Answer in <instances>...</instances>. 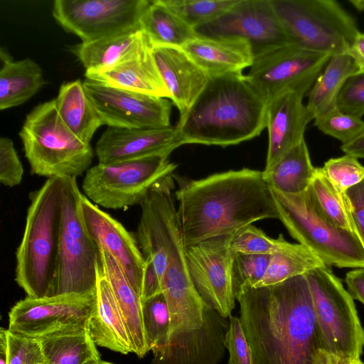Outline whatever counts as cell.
I'll list each match as a JSON object with an SVG mask.
<instances>
[{
  "instance_id": "cell-1",
  "label": "cell",
  "mask_w": 364,
  "mask_h": 364,
  "mask_svg": "<svg viewBox=\"0 0 364 364\" xmlns=\"http://www.w3.org/2000/svg\"><path fill=\"white\" fill-rule=\"evenodd\" d=\"M254 364H313L321 348L305 274L235 296Z\"/></svg>"
},
{
  "instance_id": "cell-2",
  "label": "cell",
  "mask_w": 364,
  "mask_h": 364,
  "mask_svg": "<svg viewBox=\"0 0 364 364\" xmlns=\"http://www.w3.org/2000/svg\"><path fill=\"white\" fill-rule=\"evenodd\" d=\"M185 246L235 234L264 219H279L263 171L244 168L188 181L175 193Z\"/></svg>"
},
{
  "instance_id": "cell-3",
  "label": "cell",
  "mask_w": 364,
  "mask_h": 364,
  "mask_svg": "<svg viewBox=\"0 0 364 364\" xmlns=\"http://www.w3.org/2000/svg\"><path fill=\"white\" fill-rule=\"evenodd\" d=\"M267 106L242 73L209 77L176 126L184 144L235 145L266 128Z\"/></svg>"
},
{
  "instance_id": "cell-4",
  "label": "cell",
  "mask_w": 364,
  "mask_h": 364,
  "mask_svg": "<svg viewBox=\"0 0 364 364\" xmlns=\"http://www.w3.org/2000/svg\"><path fill=\"white\" fill-rule=\"evenodd\" d=\"M63 177L47 178L30 193L25 228L16 253L15 281L27 296H50L57 267Z\"/></svg>"
},
{
  "instance_id": "cell-5",
  "label": "cell",
  "mask_w": 364,
  "mask_h": 364,
  "mask_svg": "<svg viewBox=\"0 0 364 364\" xmlns=\"http://www.w3.org/2000/svg\"><path fill=\"white\" fill-rule=\"evenodd\" d=\"M18 134L33 174L47 178H77L90 168L92 147L66 127L54 99L33 107L26 115Z\"/></svg>"
},
{
  "instance_id": "cell-6",
  "label": "cell",
  "mask_w": 364,
  "mask_h": 364,
  "mask_svg": "<svg viewBox=\"0 0 364 364\" xmlns=\"http://www.w3.org/2000/svg\"><path fill=\"white\" fill-rule=\"evenodd\" d=\"M271 190L279 220L299 244L328 266L364 268V247L357 235L336 227L324 218L308 189L297 194Z\"/></svg>"
},
{
  "instance_id": "cell-7",
  "label": "cell",
  "mask_w": 364,
  "mask_h": 364,
  "mask_svg": "<svg viewBox=\"0 0 364 364\" xmlns=\"http://www.w3.org/2000/svg\"><path fill=\"white\" fill-rule=\"evenodd\" d=\"M63 177L59 250L52 296L97 294L100 257L80 215L76 178Z\"/></svg>"
},
{
  "instance_id": "cell-8",
  "label": "cell",
  "mask_w": 364,
  "mask_h": 364,
  "mask_svg": "<svg viewBox=\"0 0 364 364\" xmlns=\"http://www.w3.org/2000/svg\"><path fill=\"white\" fill-rule=\"evenodd\" d=\"M293 44L330 56L346 53L360 32L355 18L335 0H272Z\"/></svg>"
},
{
  "instance_id": "cell-9",
  "label": "cell",
  "mask_w": 364,
  "mask_h": 364,
  "mask_svg": "<svg viewBox=\"0 0 364 364\" xmlns=\"http://www.w3.org/2000/svg\"><path fill=\"white\" fill-rule=\"evenodd\" d=\"M305 275L321 348L338 355L360 358L364 348V328L350 294L327 265Z\"/></svg>"
},
{
  "instance_id": "cell-10",
  "label": "cell",
  "mask_w": 364,
  "mask_h": 364,
  "mask_svg": "<svg viewBox=\"0 0 364 364\" xmlns=\"http://www.w3.org/2000/svg\"><path fill=\"white\" fill-rule=\"evenodd\" d=\"M168 157L153 156L91 166L85 173L82 190L97 205L118 210L140 205L150 188L173 175L177 165Z\"/></svg>"
},
{
  "instance_id": "cell-11",
  "label": "cell",
  "mask_w": 364,
  "mask_h": 364,
  "mask_svg": "<svg viewBox=\"0 0 364 364\" xmlns=\"http://www.w3.org/2000/svg\"><path fill=\"white\" fill-rule=\"evenodd\" d=\"M148 0H55L52 15L67 33L81 42L141 30L140 21Z\"/></svg>"
},
{
  "instance_id": "cell-12",
  "label": "cell",
  "mask_w": 364,
  "mask_h": 364,
  "mask_svg": "<svg viewBox=\"0 0 364 364\" xmlns=\"http://www.w3.org/2000/svg\"><path fill=\"white\" fill-rule=\"evenodd\" d=\"M331 57L288 44L254 57L246 77L267 102L287 90L305 96Z\"/></svg>"
},
{
  "instance_id": "cell-13",
  "label": "cell",
  "mask_w": 364,
  "mask_h": 364,
  "mask_svg": "<svg viewBox=\"0 0 364 364\" xmlns=\"http://www.w3.org/2000/svg\"><path fill=\"white\" fill-rule=\"evenodd\" d=\"M194 31L200 37L243 40L250 44L254 57L293 44L272 0H237L220 17Z\"/></svg>"
},
{
  "instance_id": "cell-14",
  "label": "cell",
  "mask_w": 364,
  "mask_h": 364,
  "mask_svg": "<svg viewBox=\"0 0 364 364\" xmlns=\"http://www.w3.org/2000/svg\"><path fill=\"white\" fill-rule=\"evenodd\" d=\"M234 234L213 237L186 246L191 280L205 304L229 318L235 307L231 248Z\"/></svg>"
},
{
  "instance_id": "cell-15",
  "label": "cell",
  "mask_w": 364,
  "mask_h": 364,
  "mask_svg": "<svg viewBox=\"0 0 364 364\" xmlns=\"http://www.w3.org/2000/svg\"><path fill=\"white\" fill-rule=\"evenodd\" d=\"M97 303V294L26 296L11 309L8 330L38 339L66 328L88 326Z\"/></svg>"
},
{
  "instance_id": "cell-16",
  "label": "cell",
  "mask_w": 364,
  "mask_h": 364,
  "mask_svg": "<svg viewBox=\"0 0 364 364\" xmlns=\"http://www.w3.org/2000/svg\"><path fill=\"white\" fill-rule=\"evenodd\" d=\"M172 176L155 183L140 203L141 216L134 234L146 267L155 270L161 283L171 245L181 230L172 198Z\"/></svg>"
},
{
  "instance_id": "cell-17",
  "label": "cell",
  "mask_w": 364,
  "mask_h": 364,
  "mask_svg": "<svg viewBox=\"0 0 364 364\" xmlns=\"http://www.w3.org/2000/svg\"><path fill=\"white\" fill-rule=\"evenodd\" d=\"M85 90L102 125L120 128H161L171 126V102L153 96L85 78Z\"/></svg>"
},
{
  "instance_id": "cell-18",
  "label": "cell",
  "mask_w": 364,
  "mask_h": 364,
  "mask_svg": "<svg viewBox=\"0 0 364 364\" xmlns=\"http://www.w3.org/2000/svg\"><path fill=\"white\" fill-rule=\"evenodd\" d=\"M80 215L97 248L113 257L141 297L146 263L134 235L83 195L80 202Z\"/></svg>"
},
{
  "instance_id": "cell-19",
  "label": "cell",
  "mask_w": 364,
  "mask_h": 364,
  "mask_svg": "<svg viewBox=\"0 0 364 364\" xmlns=\"http://www.w3.org/2000/svg\"><path fill=\"white\" fill-rule=\"evenodd\" d=\"M228 327V318L207 306L203 325L170 335L164 348L152 351L151 364H220Z\"/></svg>"
},
{
  "instance_id": "cell-20",
  "label": "cell",
  "mask_w": 364,
  "mask_h": 364,
  "mask_svg": "<svg viewBox=\"0 0 364 364\" xmlns=\"http://www.w3.org/2000/svg\"><path fill=\"white\" fill-rule=\"evenodd\" d=\"M181 230L174 238L161 289L171 317L169 336L200 328L207 306L189 274Z\"/></svg>"
},
{
  "instance_id": "cell-21",
  "label": "cell",
  "mask_w": 364,
  "mask_h": 364,
  "mask_svg": "<svg viewBox=\"0 0 364 364\" xmlns=\"http://www.w3.org/2000/svg\"><path fill=\"white\" fill-rule=\"evenodd\" d=\"M184 144L177 126L161 128L107 127L95 145L100 164H113L136 159L168 157Z\"/></svg>"
},
{
  "instance_id": "cell-22",
  "label": "cell",
  "mask_w": 364,
  "mask_h": 364,
  "mask_svg": "<svg viewBox=\"0 0 364 364\" xmlns=\"http://www.w3.org/2000/svg\"><path fill=\"white\" fill-rule=\"evenodd\" d=\"M304 97L297 92L287 90L267 102L268 148L264 171L304 139L306 128L312 119L303 103Z\"/></svg>"
},
{
  "instance_id": "cell-23",
  "label": "cell",
  "mask_w": 364,
  "mask_h": 364,
  "mask_svg": "<svg viewBox=\"0 0 364 364\" xmlns=\"http://www.w3.org/2000/svg\"><path fill=\"white\" fill-rule=\"evenodd\" d=\"M153 55L180 120L205 87L209 76L181 47H153Z\"/></svg>"
},
{
  "instance_id": "cell-24",
  "label": "cell",
  "mask_w": 364,
  "mask_h": 364,
  "mask_svg": "<svg viewBox=\"0 0 364 364\" xmlns=\"http://www.w3.org/2000/svg\"><path fill=\"white\" fill-rule=\"evenodd\" d=\"M181 48L209 77L242 73L254 60L250 44L239 38L196 36Z\"/></svg>"
},
{
  "instance_id": "cell-25",
  "label": "cell",
  "mask_w": 364,
  "mask_h": 364,
  "mask_svg": "<svg viewBox=\"0 0 364 364\" xmlns=\"http://www.w3.org/2000/svg\"><path fill=\"white\" fill-rule=\"evenodd\" d=\"M85 78L132 92L170 99L149 45L139 55L105 70L85 71Z\"/></svg>"
},
{
  "instance_id": "cell-26",
  "label": "cell",
  "mask_w": 364,
  "mask_h": 364,
  "mask_svg": "<svg viewBox=\"0 0 364 364\" xmlns=\"http://www.w3.org/2000/svg\"><path fill=\"white\" fill-rule=\"evenodd\" d=\"M97 308L90 319L89 332L97 346L127 355L132 353L122 311L100 265L97 284Z\"/></svg>"
},
{
  "instance_id": "cell-27",
  "label": "cell",
  "mask_w": 364,
  "mask_h": 364,
  "mask_svg": "<svg viewBox=\"0 0 364 364\" xmlns=\"http://www.w3.org/2000/svg\"><path fill=\"white\" fill-rule=\"evenodd\" d=\"M100 269L108 281L124 317L132 353L143 358L149 348L142 319V302L113 257L103 250L98 249Z\"/></svg>"
},
{
  "instance_id": "cell-28",
  "label": "cell",
  "mask_w": 364,
  "mask_h": 364,
  "mask_svg": "<svg viewBox=\"0 0 364 364\" xmlns=\"http://www.w3.org/2000/svg\"><path fill=\"white\" fill-rule=\"evenodd\" d=\"M151 45L141 30L129 33L81 42L70 52L82 63L85 71L105 70L139 55Z\"/></svg>"
},
{
  "instance_id": "cell-29",
  "label": "cell",
  "mask_w": 364,
  "mask_h": 364,
  "mask_svg": "<svg viewBox=\"0 0 364 364\" xmlns=\"http://www.w3.org/2000/svg\"><path fill=\"white\" fill-rule=\"evenodd\" d=\"M0 109L23 104L47 82L41 68L31 58L14 61L1 48Z\"/></svg>"
},
{
  "instance_id": "cell-30",
  "label": "cell",
  "mask_w": 364,
  "mask_h": 364,
  "mask_svg": "<svg viewBox=\"0 0 364 364\" xmlns=\"http://www.w3.org/2000/svg\"><path fill=\"white\" fill-rule=\"evenodd\" d=\"M54 100L66 127L79 139L90 144L102 123L85 90L83 81L76 80L62 84Z\"/></svg>"
},
{
  "instance_id": "cell-31",
  "label": "cell",
  "mask_w": 364,
  "mask_h": 364,
  "mask_svg": "<svg viewBox=\"0 0 364 364\" xmlns=\"http://www.w3.org/2000/svg\"><path fill=\"white\" fill-rule=\"evenodd\" d=\"M38 340L45 364H89L102 360L88 326L66 328Z\"/></svg>"
},
{
  "instance_id": "cell-32",
  "label": "cell",
  "mask_w": 364,
  "mask_h": 364,
  "mask_svg": "<svg viewBox=\"0 0 364 364\" xmlns=\"http://www.w3.org/2000/svg\"><path fill=\"white\" fill-rule=\"evenodd\" d=\"M358 72L354 60L348 54L331 57L307 94L306 107L312 120L337 107L338 97L344 84Z\"/></svg>"
},
{
  "instance_id": "cell-33",
  "label": "cell",
  "mask_w": 364,
  "mask_h": 364,
  "mask_svg": "<svg viewBox=\"0 0 364 364\" xmlns=\"http://www.w3.org/2000/svg\"><path fill=\"white\" fill-rule=\"evenodd\" d=\"M314 171L315 167L304 139L284 154L269 170L263 171V176L271 189L297 194L308 189Z\"/></svg>"
},
{
  "instance_id": "cell-34",
  "label": "cell",
  "mask_w": 364,
  "mask_h": 364,
  "mask_svg": "<svg viewBox=\"0 0 364 364\" xmlns=\"http://www.w3.org/2000/svg\"><path fill=\"white\" fill-rule=\"evenodd\" d=\"M140 26L153 47H182L196 37L194 28L186 24L160 0L151 1L141 16Z\"/></svg>"
},
{
  "instance_id": "cell-35",
  "label": "cell",
  "mask_w": 364,
  "mask_h": 364,
  "mask_svg": "<svg viewBox=\"0 0 364 364\" xmlns=\"http://www.w3.org/2000/svg\"><path fill=\"white\" fill-rule=\"evenodd\" d=\"M308 191L316 208L324 218L336 227L355 234L345 194L334 187L321 167L315 168Z\"/></svg>"
},
{
  "instance_id": "cell-36",
  "label": "cell",
  "mask_w": 364,
  "mask_h": 364,
  "mask_svg": "<svg viewBox=\"0 0 364 364\" xmlns=\"http://www.w3.org/2000/svg\"><path fill=\"white\" fill-rule=\"evenodd\" d=\"M325 265L319 257L306 247L293 253L274 254L271 255L265 274L255 287L275 285Z\"/></svg>"
},
{
  "instance_id": "cell-37",
  "label": "cell",
  "mask_w": 364,
  "mask_h": 364,
  "mask_svg": "<svg viewBox=\"0 0 364 364\" xmlns=\"http://www.w3.org/2000/svg\"><path fill=\"white\" fill-rule=\"evenodd\" d=\"M304 247L299 243L287 242L282 235H279L277 239H273L252 225L235 232L231 240V248L235 253L289 254L298 252Z\"/></svg>"
},
{
  "instance_id": "cell-38",
  "label": "cell",
  "mask_w": 364,
  "mask_h": 364,
  "mask_svg": "<svg viewBox=\"0 0 364 364\" xmlns=\"http://www.w3.org/2000/svg\"><path fill=\"white\" fill-rule=\"evenodd\" d=\"M142 319L149 350L164 348L169 338L171 317L163 293L142 301Z\"/></svg>"
},
{
  "instance_id": "cell-39",
  "label": "cell",
  "mask_w": 364,
  "mask_h": 364,
  "mask_svg": "<svg viewBox=\"0 0 364 364\" xmlns=\"http://www.w3.org/2000/svg\"><path fill=\"white\" fill-rule=\"evenodd\" d=\"M193 28L213 21L237 0H160Z\"/></svg>"
},
{
  "instance_id": "cell-40",
  "label": "cell",
  "mask_w": 364,
  "mask_h": 364,
  "mask_svg": "<svg viewBox=\"0 0 364 364\" xmlns=\"http://www.w3.org/2000/svg\"><path fill=\"white\" fill-rule=\"evenodd\" d=\"M314 125L322 133L347 144L364 133L362 118L346 114L338 107L314 119Z\"/></svg>"
},
{
  "instance_id": "cell-41",
  "label": "cell",
  "mask_w": 364,
  "mask_h": 364,
  "mask_svg": "<svg viewBox=\"0 0 364 364\" xmlns=\"http://www.w3.org/2000/svg\"><path fill=\"white\" fill-rule=\"evenodd\" d=\"M270 258L271 255L264 254H235L232 284L235 296L247 289L255 287L260 282L267 269Z\"/></svg>"
},
{
  "instance_id": "cell-42",
  "label": "cell",
  "mask_w": 364,
  "mask_h": 364,
  "mask_svg": "<svg viewBox=\"0 0 364 364\" xmlns=\"http://www.w3.org/2000/svg\"><path fill=\"white\" fill-rule=\"evenodd\" d=\"M325 176L342 194L364 178V166L354 156L331 158L321 167Z\"/></svg>"
},
{
  "instance_id": "cell-43",
  "label": "cell",
  "mask_w": 364,
  "mask_h": 364,
  "mask_svg": "<svg viewBox=\"0 0 364 364\" xmlns=\"http://www.w3.org/2000/svg\"><path fill=\"white\" fill-rule=\"evenodd\" d=\"M8 364H45L38 339L14 333L8 330Z\"/></svg>"
},
{
  "instance_id": "cell-44",
  "label": "cell",
  "mask_w": 364,
  "mask_h": 364,
  "mask_svg": "<svg viewBox=\"0 0 364 364\" xmlns=\"http://www.w3.org/2000/svg\"><path fill=\"white\" fill-rule=\"evenodd\" d=\"M225 346L229 353L228 364H254L253 355L239 317L229 316Z\"/></svg>"
},
{
  "instance_id": "cell-45",
  "label": "cell",
  "mask_w": 364,
  "mask_h": 364,
  "mask_svg": "<svg viewBox=\"0 0 364 364\" xmlns=\"http://www.w3.org/2000/svg\"><path fill=\"white\" fill-rule=\"evenodd\" d=\"M24 170L13 141L6 136L0 138V182L6 187L19 185Z\"/></svg>"
},
{
  "instance_id": "cell-46",
  "label": "cell",
  "mask_w": 364,
  "mask_h": 364,
  "mask_svg": "<svg viewBox=\"0 0 364 364\" xmlns=\"http://www.w3.org/2000/svg\"><path fill=\"white\" fill-rule=\"evenodd\" d=\"M337 107L343 112L362 118L364 115V73L351 75L338 97Z\"/></svg>"
},
{
  "instance_id": "cell-47",
  "label": "cell",
  "mask_w": 364,
  "mask_h": 364,
  "mask_svg": "<svg viewBox=\"0 0 364 364\" xmlns=\"http://www.w3.org/2000/svg\"><path fill=\"white\" fill-rule=\"evenodd\" d=\"M355 232L364 247V178L345 192Z\"/></svg>"
},
{
  "instance_id": "cell-48",
  "label": "cell",
  "mask_w": 364,
  "mask_h": 364,
  "mask_svg": "<svg viewBox=\"0 0 364 364\" xmlns=\"http://www.w3.org/2000/svg\"><path fill=\"white\" fill-rule=\"evenodd\" d=\"M345 281L353 299L364 304V268H356L347 272Z\"/></svg>"
},
{
  "instance_id": "cell-49",
  "label": "cell",
  "mask_w": 364,
  "mask_h": 364,
  "mask_svg": "<svg viewBox=\"0 0 364 364\" xmlns=\"http://www.w3.org/2000/svg\"><path fill=\"white\" fill-rule=\"evenodd\" d=\"M313 364H364L360 358L338 355L319 348L314 356Z\"/></svg>"
},
{
  "instance_id": "cell-50",
  "label": "cell",
  "mask_w": 364,
  "mask_h": 364,
  "mask_svg": "<svg viewBox=\"0 0 364 364\" xmlns=\"http://www.w3.org/2000/svg\"><path fill=\"white\" fill-rule=\"evenodd\" d=\"M346 53L354 60L358 72L364 73V33L356 35Z\"/></svg>"
},
{
  "instance_id": "cell-51",
  "label": "cell",
  "mask_w": 364,
  "mask_h": 364,
  "mask_svg": "<svg viewBox=\"0 0 364 364\" xmlns=\"http://www.w3.org/2000/svg\"><path fill=\"white\" fill-rule=\"evenodd\" d=\"M341 149L346 154L358 159H364V133L349 144L341 145Z\"/></svg>"
},
{
  "instance_id": "cell-52",
  "label": "cell",
  "mask_w": 364,
  "mask_h": 364,
  "mask_svg": "<svg viewBox=\"0 0 364 364\" xmlns=\"http://www.w3.org/2000/svg\"><path fill=\"white\" fill-rule=\"evenodd\" d=\"M8 329H0V364H8Z\"/></svg>"
},
{
  "instance_id": "cell-53",
  "label": "cell",
  "mask_w": 364,
  "mask_h": 364,
  "mask_svg": "<svg viewBox=\"0 0 364 364\" xmlns=\"http://www.w3.org/2000/svg\"><path fill=\"white\" fill-rule=\"evenodd\" d=\"M349 3L359 12H364V0H349Z\"/></svg>"
},
{
  "instance_id": "cell-54",
  "label": "cell",
  "mask_w": 364,
  "mask_h": 364,
  "mask_svg": "<svg viewBox=\"0 0 364 364\" xmlns=\"http://www.w3.org/2000/svg\"><path fill=\"white\" fill-rule=\"evenodd\" d=\"M98 364H113V363H109V362H107V361L101 360Z\"/></svg>"
},
{
  "instance_id": "cell-55",
  "label": "cell",
  "mask_w": 364,
  "mask_h": 364,
  "mask_svg": "<svg viewBox=\"0 0 364 364\" xmlns=\"http://www.w3.org/2000/svg\"><path fill=\"white\" fill-rule=\"evenodd\" d=\"M100 361H101V360H100ZM100 362H94V363H89V364H98Z\"/></svg>"
}]
</instances>
